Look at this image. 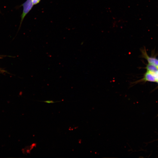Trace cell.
<instances>
[{"label": "cell", "instance_id": "1", "mask_svg": "<svg viewBox=\"0 0 158 158\" xmlns=\"http://www.w3.org/2000/svg\"><path fill=\"white\" fill-rule=\"evenodd\" d=\"M34 5L32 0H27L23 4L22 6L23 7V10L21 15L20 25L25 17L31 10Z\"/></svg>", "mask_w": 158, "mask_h": 158}, {"label": "cell", "instance_id": "2", "mask_svg": "<svg viewBox=\"0 0 158 158\" xmlns=\"http://www.w3.org/2000/svg\"><path fill=\"white\" fill-rule=\"evenodd\" d=\"M141 52L142 57L145 59L149 63L155 66L158 69V59L155 58L149 57L145 49L142 50Z\"/></svg>", "mask_w": 158, "mask_h": 158}, {"label": "cell", "instance_id": "3", "mask_svg": "<svg viewBox=\"0 0 158 158\" xmlns=\"http://www.w3.org/2000/svg\"><path fill=\"white\" fill-rule=\"evenodd\" d=\"M140 80L156 82V78L154 74L147 71L144 74L143 78Z\"/></svg>", "mask_w": 158, "mask_h": 158}, {"label": "cell", "instance_id": "4", "mask_svg": "<svg viewBox=\"0 0 158 158\" xmlns=\"http://www.w3.org/2000/svg\"><path fill=\"white\" fill-rule=\"evenodd\" d=\"M146 68L147 71L153 74L156 73L158 71V69L156 67L149 63L147 65Z\"/></svg>", "mask_w": 158, "mask_h": 158}, {"label": "cell", "instance_id": "5", "mask_svg": "<svg viewBox=\"0 0 158 158\" xmlns=\"http://www.w3.org/2000/svg\"><path fill=\"white\" fill-rule=\"evenodd\" d=\"M34 5H36L39 4L41 0H32Z\"/></svg>", "mask_w": 158, "mask_h": 158}, {"label": "cell", "instance_id": "6", "mask_svg": "<svg viewBox=\"0 0 158 158\" xmlns=\"http://www.w3.org/2000/svg\"><path fill=\"white\" fill-rule=\"evenodd\" d=\"M42 102L47 103H54L56 102H59V101L54 102L52 100H47Z\"/></svg>", "mask_w": 158, "mask_h": 158}, {"label": "cell", "instance_id": "7", "mask_svg": "<svg viewBox=\"0 0 158 158\" xmlns=\"http://www.w3.org/2000/svg\"><path fill=\"white\" fill-rule=\"evenodd\" d=\"M154 74L156 78V82H157L158 83V71L156 73Z\"/></svg>", "mask_w": 158, "mask_h": 158}]
</instances>
